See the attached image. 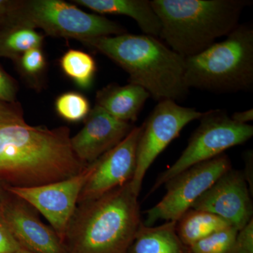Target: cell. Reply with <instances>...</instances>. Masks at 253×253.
I'll list each match as a JSON object with an SVG mask.
<instances>
[{
  "label": "cell",
  "mask_w": 253,
  "mask_h": 253,
  "mask_svg": "<svg viewBox=\"0 0 253 253\" xmlns=\"http://www.w3.org/2000/svg\"><path fill=\"white\" fill-rule=\"evenodd\" d=\"M130 181L76 210L64 244L68 253H128L141 223Z\"/></svg>",
  "instance_id": "3"
},
{
  "label": "cell",
  "mask_w": 253,
  "mask_h": 253,
  "mask_svg": "<svg viewBox=\"0 0 253 253\" xmlns=\"http://www.w3.org/2000/svg\"><path fill=\"white\" fill-rule=\"evenodd\" d=\"M231 226L225 219L212 213L189 209L176 221V231L181 242L188 247Z\"/></svg>",
  "instance_id": "18"
},
{
  "label": "cell",
  "mask_w": 253,
  "mask_h": 253,
  "mask_svg": "<svg viewBox=\"0 0 253 253\" xmlns=\"http://www.w3.org/2000/svg\"><path fill=\"white\" fill-rule=\"evenodd\" d=\"M18 253H32L29 252V251H26V250L23 249V250H21V251H20V252H18Z\"/></svg>",
  "instance_id": "31"
},
{
  "label": "cell",
  "mask_w": 253,
  "mask_h": 253,
  "mask_svg": "<svg viewBox=\"0 0 253 253\" xmlns=\"http://www.w3.org/2000/svg\"><path fill=\"white\" fill-rule=\"evenodd\" d=\"M18 91L17 81L6 73L0 64V101L15 102Z\"/></svg>",
  "instance_id": "25"
},
{
  "label": "cell",
  "mask_w": 253,
  "mask_h": 253,
  "mask_svg": "<svg viewBox=\"0 0 253 253\" xmlns=\"http://www.w3.org/2000/svg\"><path fill=\"white\" fill-rule=\"evenodd\" d=\"M55 109L60 117L71 123L84 121L91 110L88 99L77 91L59 95L55 101Z\"/></svg>",
  "instance_id": "22"
},
{
  "label": "cell",
  "mask_w": 253,
  "mask_h": 253,
  "mask_svg": "<svg viewBox=\"0 0 253 253\" xmlns=\"http://www.w3.org/2000/svg\"><path fill=\"white\" fill-rule=\"evenodd\" d=\"M150 94L137 84H111L97 91L96 104L113 117L126 123H134Z\"/></svg>",
  "instance_id": "16"
},
{
  "label": "cell",
  "mask_w": 253,
  "mask_h": 253,
  "mask_svg": "<svg viewBox=\"0 0 253 253\" xmlns=\"http://www.w3.org/2000/svg\"><path fill=\"white\" fill-rule=\"evenodd\" d=\"M14 21L42 30L47 36L77 40L83 44L126 33L118 23L63 0H21Z\"/></svg>",
  "instance_id": "6"
},
{
  "label": "cell",
  "mask_w": 253,
  "mask_h": 253,
  "mask_svg": "<svg viewBox=\"0 0 253 253\" xmlns=\"http://www.w3.org/2000/svg\"><path fill=\"white\" fill-rule=\"evenodd\" d=\"M114 61L156 101H183L189 89L184 82L185 60L155 37L124 33L84 43Z\"/></svg>",
  "instance_id": "2"
},
{
  "label": "cell",
  "mask_w": 253,
  "mask_h": 253,
  "mask_svg": "<svg viewBox=\"0 0 253 253\" xmlns=\"http://www.w3.org/2000/svg\"><path fill=\"white\" fill-rule=\"evenodd\" d=\"M229 156L223 154L194 165L166 183L167 193L146 212L144 225L152 226L159 220L176 221L192 207L196 200L230 169Z\"/></svg>",
  "instance_id": "9"
},
{
  "label": "cell",
  "mask_w": 253,
  "mask_h": 253,
  "mask_svg": "<svg viewBox=\"0 0 253 253\" xmlns=\"http://www.w3.org/2000/svg\"><path fill=\"white\" fill-rule=\"evenodd\" d=\"M21 0H0V29L12 23Z\"/></svg>",
  "instance_id": "27"
},
{
  "label": "cell",
  "mask_w": 253,
  "mask_h": 253,
  "mask_svg": "<svg viewBox=\"0 0 253 253\" xmlns=\"http://www.w3.org/2000/svg\"><path fill=\"white\" fill-rule=\"evenodd\" d=\"M142 126H134L117 146L95 161V168L80 195L79 205L89 202L132 179Z\"/></svg>",
  "instance_id": "11"
},
{
  "label": "cell",
  "mask_w": 253,
  "mask_h": 253,
  "mask_svg": "<svg viewBox=\"0 0 253 253\" xmlns=\"http://www.w3.org/2000/svg\"><path fill=\"white\" fill-rule=\"evenodd\" d=\"M251 0H151L161 23L159 38L186 58L202 52L239 25Z\"/></svg>",
  "instance_id": "4"
},
{
  "label": "cell",
  "mask_w": 253,
  "mask_h": 253,
  "mask_svg": "<svg viewBox=\"0 0 253 253\" xmlns=\"http://www.w3.org/2000/svg\"><path fill=\"white\" fill-rule=\"evenodd\" d=\"M199 120V126L186 149L172 166L158 176L151 192L191 166L217 157L226 150L244 144L253 136V126L234 122L224 110L203 113Z\"/></svg>",
  "instance_id": "7"
},
{
  "label": "cell",
  "mask_w": 253,
  "mask_h": 253,
  "mask_svg": "<svg viewBox=\"0 0 253 253\" xmlns=\"http://www.w3.org/2000/svg\"><path fill=\"white\" fill-rule=\"evenodd\" d=\"M191 209L212 213L238 230L253 219V207L248 183L241 171L231 168L193 204Z\"/></svg>",
  "instance_id": "12"
},
{
  "label": "cell",
  "mask_w": 253,
  "mask_h": 253,
  "mask_svg": "<svg viewBox=\"0 0 253 253\" xmlns=\"http://www.w3.org/2000/svg\"><path fill=\"white\" fill-rule=\"evenodd\" d=\"M63 73L79 87L89 89L92 85L96 64L90 54L78 49H69L59 61Z\"/></svg>",
  "instance_id": "20"
},
{
  "label": "cell",
  "mask_w": 253,
  "mask_h": 253,
  "mask_svg": "<svg viewBox=\"0 0 253 253\" xmlns=\"http://www.w3.org/2000/svg\"><path fill=\"white\" fill-rule=\"evenodd\" d=\"M14 63L18 73L30 87L38 91L44 87L47 63L42 46L28 50Z\"/></svg>",
  "instance_id": "21"
},
{
  "label": "cell",
  "mask_w": 253,
  "mask_h": 253,
  "mask_svg": "<svg viewBox=\"0 0 253 253\" xmlns=\"http://www.w3.org/2000/svg\"><path fill=\"white\" fill-rule=\"evenodd\" d=\"M13 196L14 199L6 197L0 212L21 247L32 253H68L54 229L44 224L27 203Z\"/></svg>",
  "instance_id": "13"
},
{
  "label": "cell",
  "mask_w": 253,
  "mask_h": 253,
  "mask_svg": "<svg viewBox=\"0 0 253 253\" xmlns=\"http://www.w3.org/2000/svg\"><path fill=\"white\" fill-rule=\"evenodd\" d=\"M0 212V253H18L23 250Z\"/></svg>",
  "instance_id": "26"
},
{
  "label": "cell",
  "mask_w": 253,
  "mask_h": 253,
  "mask_svg": "<svg viewBox=\"0 0 253 253\" xmlns=\"http://www.w3.org/2000/svg\"><path fill=\"white\" fill-rule=\"evenodd\" d=\"M239 230L231 226L188 246V253H226Z\"/></svg>",
  "instance_id": "23"
},
{
  "label": "cell",
  "mask_w": 253,
  "mask_h": 253,
  "mask_svg": "<svg viewBox=\"0 0 253 253\" xmlns=\"http://www.w3.org/2000/svg\"><path fill=\"white\" fill-rule=\"evenodd\" d=\"M44 38L35 28L13 21L0 29V58L14 61L28 50L42 46Z\"/></svg>",
  "instance_id": "19"
},
{
  "label": "cell",
  "mask_w": 253,
  "mask_h": 253,
  "mask_svg": "<svg viewBox=\"0 0 253 253\" xmlns=\"http://www.w3.org/2000/svg\"><path fill=\"white\" fill-rule=\"evenodd\" d=\"M96 14L123 15L132 18L144 35L159 38L161 23L151 0H73Z\"/></svg>",
  "instance_id": "15"
},
{
  "label": "cell",
  "mask_w": 253,
  "mask_h": 253,
  "mask_svg": "<svg viewBox=\"0 0 253 253\" xmlns=\"http://www.w3.org/2000/svg\"><path fill=\"white\" fill-rule=\"evenodd\" d=\"M134 127L95 104L81 130L71 137V147L82 163L89 165L117 146Z\"/></svg>",
  "instance_id": "14"
},
{
  "label": "cell",
  "mask_w": 253,
  "mask_h": 253,
  "mask_svg": "<svg viewBox=\"0 0 253 253\" xmlns=\"http://www.w3.org/2000/svg\"><path fill=\"white\" fill-rule=\"evenodd\" d=\"M226 253H253V219L238 231Z\"/></svg>",
  "instance_id": "24"
},
{
  "label": "cell",
  "mask_w": 253,
  "mask_h": 253,
  "mask_svg": "<svg viewBox=\"0 0 253 253\" xmlns=\"http://www.w3.org/2000/svg\"><path fill=\"white\" fill-rule=\"evenodd\" d=\"M203 113L194 108L184 107L172 100L159 101L144 123L136 152V169L130 181L137 196L145 174L155 160L180 134L184 126L199 120Z\"/></svg>",
  "instance_id": "8"
},
{
  "label": "cell",
  "mask_w": 253,
  "mask_h": 253,
  "mask_svg": "<svg viewBox=\"0 0 253 253\" xmlns=\"http://www.w3.org/2000/svg\"><path fill=\"white\" fill-rule=\"evenodd\" d=\"M66 126L50 129L28 124L18 101H0V181L32 187L63 180L81 172Z\"/></svg>",
  "instance_id": "1"
},
{
  "label": "cell",
  "mask_w": 253,
  "mask_h": 253,
  "mask_svg": "<svg viewBox=\"0 0 253 253\" xmlns=\"http://www.w3.org/2000/svg\"><path fill=\"white\" fill-rule=\"evenodd\" d=\"M6 199V196L4 194V190L3 189L2 186L0 185V208H1V205Z\"/></svg>",
  "instance_id": "30"
},
{
  "label": "cell",
  "mask_w": 253,
  "mask_h": 253,
  "mask_svg": "<svg viewBox=\"0 0 253 253\" xmlns=\"http://www.w3.org/2000/svg\"><path fill=\"white\" fill-rule=\"evenodd\" d=\"M245 169L244 174L245 179L249 184V191L251 196L253 194V154L252 150H249L244 155Z\"/></svg>",
  "instance_id": "28"
},
{
  "label": "cell",
  "mask_w": 253,
  "mask_h": 253,
  "mask_svg": "<svg viewBox=\"0 0 253 253\" xmlns=\"http://www.w3.org/2000/svg\"><path fill=\"white\" fill-rule=\"evenodd\" d=\"M184 82L217 94L250 91L253 88V28L239 24L224 41L185 60Z\"/></svg>",
  "instance_id": "5"
},
{
  "label": "cell",
  "mask_w": 253,
  "mask_h": 253,
  "mask_svg": "<svg viewBox=\"0 0 253 253\" xmlns=\"http://www.w3.org/2000/svg\"><path fill=\"white\" fill-rule=\"evenodd\" d=\"M230 117L234 122L239 123V124L247 125L249 124L248 123L253 121V110L251 109L246 110V111H240V112H235Z\"/></svg>",
  "instance_id": "29"
},
{
  "label": "cell",
  "mask_w": 253,
  "mask_h": 253,
  "mask_svg": "<svg viewBox=\"0 0 253 253\" xmlns=\"http://www.w3.org/2000/svg\"><path fill=\"white\" fill-rule=\"evenodd\" d=\"M128 253H188L176 231V221L162 225L146 226L143 222Z\"/></svg>",
  "instance_id": "17"
},
{
  "label": "cell",
  "mask_w": 253,
  "mask_h": 253,
  "mask_svg": "<svg viewBox=\"0 0 253 253\" xmlns=\"http://www.w3.org/2000/svg\"><path fill=\"white\" fill-rule=\"evenodd\" d=\"M94 162L76 175L44 185L32 187H5L9 194L23 200L47 219L64 242L66 233L77 210L80 195L92 174Z\"/></svg>",
  "instance_id": "10"
}]
</instances>
